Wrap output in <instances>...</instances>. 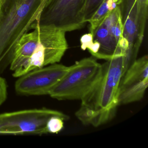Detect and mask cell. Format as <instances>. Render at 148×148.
<instances>
[{
  "label": "cell",
  "instance_id": "7a4b0ae2",
  "mask_svg": "<svg viewBox=\"0 0 148 148\" xmlns=\"http://www.w3.org/2000/svg\"><path fill=\"white\" fill-rule=\"evenodd\" d=\"M102 64L101 76L89 92L81 99L75 112L85 125L97 127L113 119L119 105V88L125 72L123 56L113 57Z\"/></svg>",
  "mask_w": 148,
  "mask_h": 148
},
{
  "label": "cell",
  "instance_id": "8fae6325",
  "mask_svg": "<svg viewBox=\"0 0 148 148\" xmlns=\"http://www.w3.org/2000/svg\"><path fill=\"white\" fill-rule=\"evenodd\" d=\"M104 0H87L82 14L83 20L88 23Z\"/></svg>",
  "mask_w": 148,
  "mask_h": 148
},
{
  "label": "cell",
  "instance_id": "ba28073f",
  "mask_svg": "<svg viewBox=\"0 0 148 148\" xmlns=\"http://www.w3.org/2000/svg\"><path fill=\"white\" fill-rule=\"evenodd\" d=\"M70 68L56 63L33 70L19 77L15 83V90L22 95H49Z\"/></svg>",
  "mask_w": 148,
  "mask_h": 148
},
{
  "label": "cell",
  "instance_id": "7c38bea8",
  "mask_svg": "<svg viewBox=\"0 0 148 148\" xmlns=\"http://www.w3.org/2000/svg\"><path fill=\"white\" fill-rule=\"evenodd\" d=\"M65 121L63 118L59 116H54L51 118L47 123L48 133H58L60 132L64 128Z\"/></svg>",
  "mask_w": 148,
  "mask_h": 148
},
{
  "label": "cell",
  "instance_id": "277c9868",
  "mask_svg": "<svg viewBox=\"0 0 148 148\" xmlns=\"http://www.w3.org/2000/svg\"><path fill=\"white\" fill-rule=\"evenodd\" d=\"M102 71V64L97 58H84L70 66L49 95L58 100H81L97 83Z\"/></svg>",
  "mask_w": 148,
  "mask_h": 148
},
{
  "label": "cell",
  "instance_id": "5b68a950",
  "mask_svg": "<svg viewBox=\"0 0 148 148\" xmlns=\"http://www.w3.org/2000/svg\"><path fill=\"white\" fill-rule=\"evenodd\" d=\"M119 7L125 45V71L137 59L144 37L148 18V0H121Z\"/></svg>",
  "mask_w": 148,
  "mask_h": 148
},
{
  "label": "cell",
  "instance_id": "3957f363",
  "mask_svg": "<svg viewBox=\"0 0 148 148\" xmlns=\"http://www.w3.org/2000/svg\"><path fill=\"white\" fill-rule=\"evenodd\" d=\"M46 0H0V68L11 64L16 45L32 29Z\"/></svg>",
  "mask_w": 148,
  "mask_h": 148
},
{
  "label": "cell",
  "instance_id": "4fadbf2b",
  "mask_svg": "<svg viewBox=\"0 0 148 148\" xmlns=\"http://www.w3.org/2000/svg\"><path fill=\"white\" fill-rule=\"evenodd\" d=\"M7 97V85L5 79L0 77V106Z\"/></svg>",
  "mask_w": 148,
  "mask_h": 148
},
{
  "label": "cell",
  "instance_id": "8992f818",
  "mask_svg": "<svg viewBox=\"0 0 148 148\" xmlns=\"http://www.w3.org/2000/svg\"><path fill=\"white\" fill-rule=\"evenodd\" d=\"M54 116L63 118L68 115L55 110L47 109L25 110L0 114V134L43 135L48 133L47 125Z\"/></svg>",
  "mask_w": 148,
  "mask_h": 148
},
{
  "label": "cell",
  "instance_id": "30bf717a",
  "mask_svg": "<svg viewBox=\"0 0 148 148\" xmlns=\"http://www.w3.org/2000/svg\"><path fill=\"white\" fill-rule=\"evenodd\" d=\"M121 0H104L96 12L88 21L90 24V33L92 34L99 24L109 13L116 8Z\"/></svg>",
  "mask_w": 148,
  "mask_h": 148
},
{
  "label": "cell",
  "instance_id": "6da1fadb",
  "mask_svg": "<svg viewBox=\"0 0 148 148\" xmlns=\"http://www.w3.org/2000/svg\"><path fill=\"white\" fill-rule=\"evenodd\" d=\"M32 32L19 40L11 64L14 77L59 63L68 48L66 32L52 25H39L35 21Z\"/></svg>",
  "mask_w": 148,
  "mask_h": 148
},
{
  "label": "cell",
  "instance_id": "52a82bcc",
  "mask_svg": "<svg viewBox=\"0 0 148 148\" xmlns=\"http://www.w3.org/2000/svg\"><path fill=\"white\" fill-rule=\"evenodd\" d=\"M87 0H46L37 18L39 25H52L67 32L84 28L82 14Z\"/></svg>",
  "mask_w": 148,
  "mask_h": 148
},
{
  "label": "cell",
  "instance_id": "9c48e42d",
  "mask_svg": "<svg viewBox=\"0 0 148 148\" xmlns=\"http://www.w3.org/2000/svg\"><path fill=\"white\" fill-rule=\"evenodd\" d=\"M148 86V57L145 55L128 67L119 88V105L128 104L143 99Z\"/></svg>",
  "mask_w": 148,
  "mask_h": 148
}]
</instances>
